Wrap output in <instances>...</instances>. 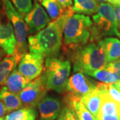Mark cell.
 <instances>
[{"label":"cell","instance_id":"cell-30","mask_svg":"<svg viewBox=\"0 0 120 120\" xmlns=\"http://www.w3.org/2000/svg\"><path fill=\"white\" fill-rule=\"evenodd\" d=\"M113 8L116 12L117 19L119 23V27H120V5H113Z\"/></svg>","mask_w":120,"mask_h":120},{"label":"cell","instance_id":"cell-41","mask_svg":"<svg viewBox=\"0 0 120 120\" xmlns=\"http://www.w3.org/2000/svg\"><path fill=\"white\" fill-rule=\"evenodd\" d=\"M34 1H36V0H34Z\"/></svg>","mask_w":120,"mask_h":120},{"label":"cell","instance_id":"cell-35","mask_svg":"<svg viewBox=\"0 0 120 120\" xmlns=\"http://www.w3.org/2000/svg\"><path fill=\"white\" fill-rule=\"evenodd\" d=\"M115 85H116L119 89H120V81H119L118 82H117V83H114Z\"/></svg>","mask_w":120,"mask_h":120},{"label":"cell","instance_id":"cell-27","mask_svg":"<svg viewBox=\"0 0 120 120\" xmlns=\"http://www.w3.org/2000/svg\"><path fill=\"white\" fill-rule=\"evenodd\" d=\"M37 117V112L35 107H29L28 112L22 120H35Z\"/></svg>","mask_w":120,"mask_h":120},{"label":"cell","instance_id":"cell-24","mask_svg":"<svg viewBox=\"0 0 120 120\" xmlns=\"http://www.w3.org/2000/svg\"><path fill=\"white\" fill-rule=\"evenodd\" d=\"M14 8L25 17L34 7L32 0H10Z\"/></svg>","mask_w":120,"mask_h":120},{"label":"cell","instance_id":"cell-39","mask_svg":"<svg viewBox=\"0 0 120 120\" xmlns=\"http://www.w3.org/2000/svg\"><path fill=\"white\" fill-rule=\"evenodd\" d=\"M39 1V2H41V1H42V0H38Z\"/></svg>","mask_w":120,"mask_h":120},{"label":"cell","instance_id":"cell-25","mask_svg":"<svg viewBox=\"0 0 120 120\" xmlns=\"http://www.w3.org/2000/svg\"><path fill=\"white\" fill-rule=\"evenodd\" d=\"M29 107H25L10 112L4 117V120H22L28 112Z\"/></svg>","mask_w":120,"mask_h":120},{"label":"cell","instance_id":"cell-20","mask_svg":"<svg viewBox=\"0 0 120 120\" xmlns=\"http://www.w3.org/2000/svg\"><path fill=\"white\" fill-rule=\"evenodd\" d=\"M73 10L74 12L92 15L98 10L99 4L96 0H73Z\"/></svg>","mask_w":120,"mask_h":120},{"label":"cell","instance_id":"cell-33","mask_svg":"<svg viewBox=\"0 0 120 120\" xmlns=\"http://www.w3.org/2000/svg\"><path fill=\"white\" fill-rule=\"evenodd\" d=\"M107 1L113 5H120V0H108Z\"/></svg>","mask_w":120,"mask_h":120},{"label":"cell","instance_id":"cell-37","mask_svg":"<svg viewBox=\"0 0 120 120\" xmlns=\"http://www.w3.org/2000/svg\"><path fill=\"white\" fill-rule=\"evenodd\" d=\"M119 32H120V37L119 38H120V27H119Z\"/></svg>","mask_w":120,"mask_h":120},{"label":"cell","instance_id":"cell-23","mask_svg":"<svg viewBox=\"0 0 120 120\" xmlns=\"http://www.w3.org/2000/svg\"><path fill=\"white\" fill-rule=\"evenodd\" d=\"M96 88L99 91H104L107 92L113 100L120 103V89H119L114 83L97 82Z\"/></svg>","mask_w":120,"mask_h":120},{"label":"cell","instance_id":"cell-22","mask_svg":"<svg viewBox=\"0 0 120 120\" xmlns=\"http://www.w3.org/2000/svg\"><path fill=\"white\" fill-rule=\"evenodd\" d=\"M89 75L105 83H116L119 82L118 77L116 73L111 72L105 69L95 71L90 73Z\"/></svg>","mask_w":120,"mask_h":120},{"label":"cell","instance_id":"cell-16","mask_svg":"<svg viewBox=\"0 0 120 120\" xmlns=\"http://www.w3.org/2000/svg\"><path fill=\"white\" fill-rule=\"evenodd\" d=\"M0 100L4 104L6 112L9 113L19 109L23 106L19 95L9 91L5 86L0 88Z\"/></svg>","mask_w":120,"mask_h":120},{"label":"cell","instance_id":"cell-15","mask_svg":"<svg viewBox=\"0 0 120 120\" xmlns=\"http://www.w3.org/2000/svg\"><path fill=\"white\" fill-rule=\"evenodd\" d=\"M99 42L103 46L107 63H111L120 58V40L116 38H105Z\"/></svg>","mask_w":120,"mask_h":120},{"label":"cell","instance_id":"cell-36","mask_svg":"<svg viewBox=\"0 0 120 120\" xmlns=\"http://www.w3.org/2000/svg\"><path fill=\"white\" fill-rule=\"evenodd\" d=\"M98 2H99V3H103V2H105V1H107L108 0H96Z\"/></svg>","mask_w":120,"mask_h":120},{"label":"cell","instance_id":"cell-19","mask_svg":"<svg viewBox=\"0 0 120 120\" xmlns=\"http://www.w3.org/2000/svg\"><path fill=\"white\" fill-rule=\"evenodd\" d=\"M82 103L85 105L87 109L96 118L98 116L99 107L101 105L100 91L97 88L90 93L83 95L81 99Z\"/></svg>","mask_w":120,"mask_h":120},{"label":"cell","instance_id":"cell-11","mask_svg":"<svg viewBox=\"0 0 120 120\" xmlns=\"http://www.w3.org/2000/svg\"><path fill=\"white\" fill-rule=\"evenodd\" d=\"M99 91L101 105L96 120H120V103L113 100L106 91Z\"/></svg>","mask_w":120,"mask_h":120},{"label":"cell","instance_id":"cell-18","mask_svg":"<svg viewBox=\"0 0 120 120\" xmlns=\"http://www.w3.org/2000/svg\"><path fill=\"white\" fill-rule=\"evenodd\" d=\"M19 63L15 55L5 56L0 61V86L4 85L9 75Z\"/></svg>","mask_w":120,"mask_h":120},{"label":"cell","instance_id":"cell-12","mask_svg":"<svg viewBox=\"0 0 120 120\" xmlns=\"http://www.w3.org/2000/svg\"><path fill=\"white\" fill-rule=\"evenodd\" d=\"M39 120H56L61 111V102L55 96L45 95L38 105Z\"/></svg>","mask_w":120,"mask_h":120},{"label":"cell","instance_id":"cell-7","mask_svg":"<svg viewBox=\"0 0 120 120\" xmlns=\"http://www.w3.org/2000/svg\"><path fill=\"white\" fill-rule=\"evenodd\" d=\"M47 91L42 75H39L30 82L19 93V96L23 105L25 107H35L45 96Z\"/></svg>","mask_w":120,"mask_h":120},{"label":"cell","instance_id":"cell-9","mask_svg":"<svg viewBox=\"0 0 120 120\" xmlns=\"http://www.w3.org/2000/svg\"><path fill=\"white\" fill-rule=\"evenodd\" d=\"M97 82L90 79L82 72L78 71L73 73L69 78L64 94H68L82 98L96 88Z\"/></svg>","mask_w":120,"mask_h":120},{"label":"cell","instance_id":"cell-4","mask_svg":"<svg viewBox=\"0 0 120 120\" xmlns=\"http://www.w3.org/2000/svg\"><path fill=\"white\" fill-rule=\"evenodd\" d=\"M71 68V62L68 60H61L56 57L46 58L41 75L47 90L64 94Z\"/></svg>","mask_w":120,"mask_h":120},{"label":"cell","instance_id":"cell-3","mask_svg":"<svg viewBox=\"0 0 120 120\" xmlns=\"http://www.w3.org/2000/svg\"><path fill=\"white\" fill-rule=\"evenodd\" d=\"M93 22L89 16L73 14L64 26V40L68 50L87 43L91 34Z\"/></svg>","mask_w":120,"mask_h":120},{"label":"cell","instance_id":"cell-21","mask_svg":"<svg viewBox=\"0 0 120 120\" xmlns=\"http://www.w3.org/2000/svg\"><path fill=\"white\" fill-rule=\"evenodd\" d=\"M41 4L46 9L47 13L52 21H54L62 15L64 12L65 8H63L58 1L51 0H42Z\"/></svg>","mask_w":120,"mask_h":120},{"label":"cell","instance_id":"cell-13","mask_svg":"<svg viewBox=\"0 0 120 120\" xmlns=\"http://www.w3.org/2000/svg\"><path fill=\"white\" fill-rule=\"evenodd\" d=\"M16 39L11 23L3 22L0 17V47L8 56L13 55L16 48Z\"/></svg>","mask_w":120,"mask_h":120},{"label":"cell","instance_id":"cell-40","mask_svg":"<svg viewBox=\"0 0 120 120\" xmlns=\"http://www.w3.org/2000/svg\"><path fill=\"white\" fill-rule=\"evenodd\" d=\"M1 4V0H0V5Z\"/></svg>","mask_w":120,"mask_h":120},{"label":"cell","instance_id":"cell-1","mask_svg":"<svg viewBox=\"0 0 120 120\" xmlns=\"http://www.w3.org/2000/svg\"><path fill=\"white\" fill-rule=\"evenodd\" d=\"M73 15V11L65 9L57 19L50 22L44 29L27 38L30 52L43 57H53L59 54L62 45L64 26L67 19Z\"/></svg>","mask_w":120,"mask_h":120},{"label":"cell","instance_id":"cell-29","mask_svg":"<svg viewBox=\"0 0 120 120\" xmlns=\"http://www.w3.org/2000/svg\"><path fill=\"white\" fill-rule=\"evenodd\" d=\"M57 1L64 8L71 7L72 5V0H57Z\"/></svg>","mask_w":120,"mask_h":120},{"label":"cell","instance_id":"cell-8","mask_svg":"<svg viewBox=\"0 0 120 120\" xmlns=\"http://www.w3.org/2000/svg\"><path fill=\"white\" fill-rule=\"evenodd\" d=\"M44 57L35 53H27L22 57L18 64L17 70L30 81L41 75L43 70Z\"/></svg>","mask_w":120,"mask_h":120},{"label":"cell","instance_id":"cell-14","mask_svg":"<svg viewBox=\"0 0 120 120\" xmlns=\"http://www.w3.org/2000/svg\"><path fill=\"white\" fill-rule=\"evenodd\" d=\"M80 98L68 94H65L64 101L65 106L72 108L78 120H96L95 116L82 103Z\"/></svg>","mask_w":120,"mask_h":120},{"label":"cell","instance_id":"cell-2","mask_svg":"<svg viewBox=\"0 0 120 120\" xmlns=\"http://www.w3.org/2000/svg\"><path fill=\"white\" fill-rule=\"evenodd\" d=\"M71 60L73 72L80 71L89 75L95 71L105 68L107 63L100 42L89 43L71 49Z\"/></svg>","mask_w":120,"mask_h":120},{"label":"cell","instance_id":"cell-6","mask_svg":"<svg viewBox=\"0 0 120 120\" xmlns=\"http://www.w3.org/2000/svg\"><path fill=\"white\" fill-rule=\"evenodd\" d=\"M1 2L3 3L5 15L13 26L16 39L17 45L13 55L20 61L22 57L27 53L29 48L27 42L28 27L23 15L14 8L10 0H1Z\"/></svg>","mask_w":120,"mask_h":120},{"label":"cell","instance_id":"cell-34","mask_svg":"<svg viewBox=\"0 0 120 120\" xmlns=\"http://www.w3.org/2000/svg\"><path fill=\"white\" fill-rule=\"evenodd\" d=\"M5 53L4 52V50L0 47V61L4 57Z\"/></svg>","mask_w":120,"mask_h":120},{"label":"cell","instance_id":"cell-17","mask_svg":"<svg viewBox=\"0 0 120 120\" xmlns=\"http://www.w3.org/2000/svg\"><path fill=\"white\" fill-rule=\"evenodd\" d=\"M30 82V80L18 71L17 68H15L8 77L5 85L9 91L19 95Z\"/></svg>","mask_w":120,"mask_h":120},{"label":"cell","instance_id":"cell-38","mask_svg":"<svg viewBox=\"0 0 120 120\" xmlns=\"http://www.w3.org/2000/svg\"><path fill=\"white\" fill-rule=\"evenodd\" d=\"M4 117H1V118H0V120H4Z\"/></svg>","mask_w":120,"mask_h":120},{"label":"cell","instance_id":"cell-28","mask_svg":"<svg viewBox=\"0 0 120 120\" xmlns=\"http://www.w3.org/2000/svg\"><path fill=\"white\" fill-rule=\"evenodd\" d=\"M64 108L68 120H78L77 116L75 115V113L72 108L67 107L65 105L64 106Z\"/></svg>","mask_w":120,"mask_h":120},{"label":"cell","instance_id":"cell-5","mask_svg":"<svg viewBox=\"0 0 120 120\" xmlns=\"http://www.w3.org/2000/svg\"><path fill=\"white\" fill-rule=\"evenodd\" d=\"M93 20L94 24L91 27V43H98L105 36L120 37L118 21L113 6L110 4H99L98 12L93 15Z\"/></svg>","mask_w":120,"mask_h":120},{"label":"cell","instance_id":"cell-10","mask_svg":"<svg viewBox=\"0 0 120 120\" xmlns=\"http://www.w3.org/2000/svg\"><path fill=\"white\" fill-rule=\"evenodd\" d=\"M25 22L28 27V34L31 35L44 29L51 22V19L42 6L36 1L32 9L26 15Z\"/></svg>","mask_w":120,"mask_h":120},{"label":"cell","instance_id":"cell-32","mask_svg":"<svg viewBox=\"0 0 120 120\" xmlns=\"http://www.w3.org/2000/svg\"><path fill=\"white\" fill-rule=\"evenodd\" d=\"M5 113H7V112H6V109H5L4 104L0 100V118L4 116Z\"/></svg>","mask_w":120,"mask_h":120},{"label":"cell","instance_id":"cell-26","mask_svg":"<svg viewBox=\"0 0 120 120\" xmlns=\"http://www.w3.org/2000/svg\"><path fill=\"white\" fill-rule=\"evenodd\" d=\"M104 69L116 73L119 81H120V59L111 63H108Z\"/></svg>","mask_w":120,"mask_h":120},{"label":"cell","instance_id":"cell-31","mask_svg":"<svg viewBox=\"0 0 120 120\" xmlns=\"http://www.w3.org/2000/svg\"><path fill=\"white\" fill-rule=\"evenodd\" d=\"M57 120H68L67 117H66V114H65V111L64 107L61 109V111L60 112V116H58Z\"/></svg>","mask_w":120,"mask_h":120}]
</instances>
